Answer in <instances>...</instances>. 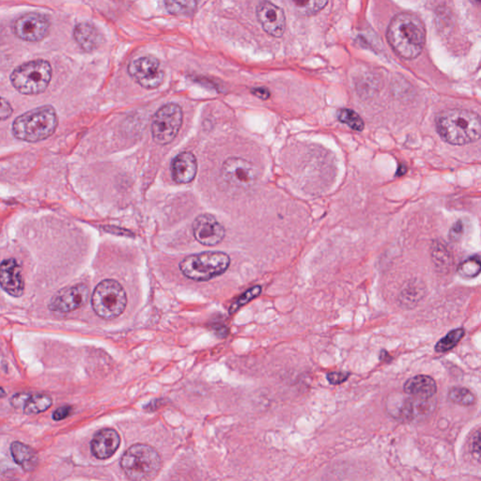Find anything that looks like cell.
I'll return each mask as SVG.
<instances>
[{
  "label": "cell",
  "mask_w": 481,
  "mask_h": 481,
  "mask_svg": "<svg viewBox=\"0 0 481 481\" xmlns=\"http://www.w3.org/2000/svg\"><path fill=\"white\" fill-rule=\"evenodd\" d=\"M387 40L393 50L401 58L407 60L418 58L425 45L423 22L416 14H396L387 28Z\"/></svg>",
  "instance_id": "1"
},
{
  "label": "cell",
  "mask_w": 481,
  "mask_h": 481,
  "mask_svg": "<svg viewBox=\"0 0 481 481\" xmlns=\"http://www.w3.org/2000/svg\"><path fill=\"white\" fill-rule=\"evenodd\" d=\"M436 130L448 144L463 146L479 141L480 116L465 109H448L437 116Z\"/></svg>",
  "instance_id": "2"
},
{
  "label": "cell",
  "mask_w": 481,
  "mask_h": 481,
  "mask_svg": "<svg viewBox=\"0 0 481 481\" xmlns=\"http://www.w3.org/2000/svg\"><path fill=\"white\" fill-rule=\"evenodd\" d=\"M58 124V115L54 107L43 106L19 116L13 121V133L20 141H42L53 135Z\"/></svg>",
  "instance_id": "3"
},
{
  "label": "cell",
  "mask_w": 481,
  "mask_h": 481,
  "mask_svg": "<svg viewBox=\"0 0 481 481\" xmlns=\"http://www.w3.org/2000/svg\"><path fill=\"white\" fill-rule=\"evenodd\" d=\"M121 468L132 480L156 479L162 468L161 457L156 448L145 444H136L122 455Z\"/></svg>",
  "instance_id": "4"
},
{
  "label": "cell",
  "mask_w": 481,
  "mask_h": 481,
  "mask_svg": "<svg viewBox=\"0 0 481 481\" xmlns=\"http://www.w3.org/2000/svg\"><path fill=\"white\" fill-rule=\"evenodd\" d=\"M229 264L230 259L226 253L203 252L183 259L180 262V270L191 281L204 282L222 275Z\"/></svg>",
  "instance_id": "5"
},
{
  "label": "cell",
  "mask_w": 481,
  "mask_h": 481,
  "mask_svg": "<svg viewBox=\"0 0 481 481\" xmlns=\"http://www.w3.org/2000/svg\"><path fill=\"white\" fill-rule=\"evenodd\" d=\"M52 78V68L48 61H28L17 67L11 75L14 89L25 95H37L45 92Z\"/></svg>",
  "instance_id": "6"
},
{
  "label": "cell",
  "mask_w": 481,
  "mask_h": 481,
  "mask_svg": "<svg viewBox=\"0 0 481 481\" xmlns=\"http://www.w3.org/2000/svg\"><path fill=\"white\" fill-rule=\"evenodd\" d=\"M92 306L93 310L102 319H116L126 308V293L118 281L106 279L96 286L92 296Z\"/></svg>",
  "instance_id": "7"
},
{
  "label": "cell",
  "mask_w": 481,
  "mask_h": 481,
  "mask_svg": "<svg viewBox=\"0 0 481 481\" xmlns=\"http://www.w3.org/2000/svg\"><path fill=\"white\" fill-rule=\"evenodd\" d=\"M183 113L177 104H168L157 110L151 124V135L159 145H167L173 141L182 127Z\"/></svg>",
  "instance_id": "8"
},
{
  "label": "cell",
  "mask_w": 481,
  "mask_h": 481,
  "mask_svg": "<svg viewBox=\"0 0 481 481\" xmlns=\"http://www.w3.org/2000/svg\"><path fill=\"white\" fill-rule=\"evenodd\" d=\"M258 168L252 163L240 157L227 159L221 168L224 183L238 190H247L258 180Z\"/></svg>",
  "instance_id": "9"
},
{
  "label": "cell",
  "mask_w": 481,
  "mask_h": 481,
  "mask_svg": "<svg viewBox=\"0 0 481 481\" xmlns=\"http://www.w3.org/2000/svg\"><path fill=\"white\" fill-rule=\"evenodd\" d=\"M128 74L147 90L158 87L165 80V72L160 68L158 58L153 56H143L135 58L128 65Z\"/></svg>",
  "instance_id": "10"
},
{
  "label": "cell",
  "mask_w": 481,
  "mask_h": 481,
  "mask_svg": "<svg viewBox=\"0 0 481 481\" xmlns=\"http://www.w3.org/2000/svg\"><path fill=\"white\" fill-rule=\"evenodd\" d=\"M13 31L19 39L37 43L48 36L50 31V21L43 14L26 13L14 23Z\"/></svg>",
  "instance_id": "11"
},
{
  "label": "cell",
  "mask_w": 481,
  "mask_h": 481,
  "mask_svg": "<svg viewBox=\"0 0 481 481\" xmlns=\"http://www.w3.org/2000/svg\"><path fill=\"white\" fill-rule=\"evenodd\" d=\"M90 297V288L85 284H78L72 287L58 291L49 303V310L58 313H69L78 310L87 304Z\"/></svg>",
  "instance_id": "12"
},
{
  "label": "cell",
  "mask_w": 481,
  "mask_h": 481,
  "mask_svg": "<svg viewBox=\"0 0 481 481\" xmlns=\"http://www.w3.org/2000/svg\"><path fill=\"white\" fill-rule=\"evenodd\" d=\"M193 233L198 243L203 246L214 247L222 242L226 232L217 218L205 214L198 215L195 220Z\"/></svg>",
  "instance_id": "13"
},
{
  "label": "cell",
  "mask_w": 481,
  "mask_h": 481,
  "mask_svg": "<svg viewBox=\"0 0 481 481\" xmlns=\"http://www.w3.org/2000/svg\"><path fill=\"white\" fill-rule=\"evenodd\" d=\"M256 17L262 28L271 36L279 38L284 34L286 16L284 11L273 3L265 1L256 9Z\"/></svg>",
  "instance_id": "14"
},
{
  "label": "cell",
  "mask_w": 481,
  "mask_h": 481,
  "mask_svg": "<svg viewBox=\"0 0 481 481\" xmlns=\"http://www.w3.org/2000/svg\"><path fill=\"white\" fill-rule=\"evenodd\" d=\"M0 287L13 297H21L25 291L22 268L14 259H4L0 264Z\"/></svg>",
  "instance_id": "15"
},
{
  "label": "cell",
  "mask_w": 481,
  "mask_h": 481,
  "mask_svg": "<svg viewBox=\"0 0 481 481\" xmlns=\"http://www.w3.org/2000/svg\"><path fill=\"white\" fill-rule=\"evenodd\" d=\"M121 437L113 428H104L95 434L90 443V450L96 459H109L118 450Z\"/></svg>",
  "instance_id": "16"
},
{
  "label": "cell",
  "mask_w": 481,
  "mask_h": 481,
  "mask_svg": "<svg viewBox=\"0 0 481 481\" xmlns=\"http://www.w3.org/2000/svg\"><path fill=\"white\" fill-rule=\"evenodd\" d=\"M171 177L175 183L186 185L196 177L198 163L196 157L189 151L180 153L175 157L171 164Z\"/></svg>",
  "instance_id": "17"
},
{
  "label": "cell",
  "mask_w": 481,
  "mask_h": 481,
  "mask_svg": "<svg viewBox=\"0 0 481 481\" xmlns=\"http://www.w3.org/2000/svg\"><path fill=\"white\" fill-rule=\"evenodd\" d=\"M387 408L389 415L399 421H412L416 418V399L407 394L395 393L390 395Z\"/></svg>",
  "instance_id": "18"
},
{
  "label": "cell",
  "mask_w": 481,
  "mask_h": 481,
  "mask_svg": "<svg viewBox=\"0 0 481 481\" xmlns=\"http://www.w3.org/2000/svg\"><path fill=\"white\" fill-rule=\"evenodd\" d=\"M404 391L405 394L415 399H433L437 393L436 382L428 375H416L406 381Z\"/></svg>",
  "instance_id": "19"
},
{
  "label": "cell",
  "mask_w": 481,
  "mask_h": 481,
  "mask_svg": "<svg viewBox=\"0 0 481 481\" xmlns=\"http://www.w3.org/2000/svg\"><path fill=\"white\" fill-rule=\"evenodd\" d=\"M74 37L75 42L86 52L96 50L103 42L100 31L90 22L78 23L75 28Z\"/></svg>",
  "instance_id": "20"
},
{
  "label": "cell",
  "mask_w": 481,
  "mask_h": 481,
  "mask_svg": "<svg viewBox=\"0 0 481 481\" xmlns=\"http://www.w3.org/2000/svg\"><path fill=\"white\" fill-rule=\"evenodd\" d=\"M11 454L14 462L21 466L23 470L28 473L36 470L39 465V455L29 445L21 442H13L11 445Z\"/></svg>",
  "instance_id": "21"
},
{
  "label": "cell",
  "mask_w": 481,
  "mask_h": 481,
  "mask_svg": "<svg viewBox=\"0 0 481 481\" xmlns=\"http://www.w3.org/2000/svg\"><path fill=\"white\" fill-rule=\"evenodd\" d=\"M291 7L300 16H310L319 13L328 0H287Z\"/></svg>",
  "instance_id": "22"
},
{
  "label": "cell",
  "mask_w": 481,
  "mask_h": 481,
  "mask_svg": "<svg viewBox=\"0 0 481 481\" xmlns=\"http://www.w3.org/2000/svg\"><path fill=\"white\" fill-rule=\"evenodd\" d=\"M424 296L425 288L423 286L414 282V283L408 284L401 291V296H399V302L404 308H415Z\"/></svg>",
  "instance_id": "23"
},
{
  "label": "cell",
  "mask_w": 481,
  "mask_h": 481,
  "mask_svg": "<svg viewBox=\"0 0 481 481\" xmlns=\"http://www.w3.org/2000/svg\"><path fill=\"white\" fill-rule=\"evenodd\" d=\"M52 399L45 394H29L26 401L24 413L26 415H36L45 412L52 406Z\"/></svg>",
  "instance_id": "24"
},
{
  "label": "cell",
  "mask_w": 481,
  "mask_h": 481,
  "mask_svg": "<svg viewBox=\"0 0 481 481\" xmlns=\"http://www.w3.org/2000/svg\"><path fill=\"white\" fill-rule=\"evenodd\" d=\"M431 258L437 269L445 272L453 264V256L448 247L441 243L434 244L431 250Z\"/></svg>",
  "instance_id": "25"
},
{
  "label": "cell",
  "mask_w": 481,
  "mask_h": 481,
  "mask_svg": "<svg viewBox=\"0 0 481 481\" xmlns=\"http://www.w3.org/2000/svg\"><path fill=\"white\" fill-rule=\"evenodd\" d=\"M165 7L172 16H189L197 8V0H165Z\"/></svg>",
  "instance_id": "26"
},
{
  "label": "cell",
  "mask_w": 481,
  "mask_h": 481,
  "mask_svg": "<svg viewBox=\"0 0 481 481\" xmlns=\"http://www.w3.org/2000/svg\"><path fill=\"white\" fill-rule=\"evenodd\" d=\"M465 336V330L463 328H456L453 329L448 332L444 337H442L441 340L436 344L434 350L438 354H442V352H447L453 350L459 344L460 341L463 340V337Z\"/></svg>",
  "instance_id": "27"
},
{
  "label": "cell",
  "mask_w": 481,
  "mask_h": 481,
  "mask_svg": "<svg viewBox=\"0 0 481 481\" xmlns=\"http://www.w3.org/2000/svg\"><path fill=\"white\" fill-rule=\"evenodd\" d=\"M448 399L455 404L471 406L476 404L477 396L470 389L463 387H454L448 391Z\"/></svg>",
  "instance_id": "28"
},
{
  "label": "cell",
  "mask_w": 481,
  "mask_h": 481,
  "mask_svg": "<svg viewBox=\"0 0 481 481\" xmlns=\"http://www.w3.org/2000/svg\"><path fill=\"white\" fill-rule=\"evenodd\" d=\"M480 259L479 256H470L458 267V274L463 279H471L477 278L480 273Z\"/></svg>",
  "instance_id": "29"
},
{
  "label": "cell",
  "mask_w": 481,
  "mask_h": 481,
  "mask_svg": "<svg viewBox=\"0 0 481 481\" xmlns=\"http://www.w3.org/2000/svg\"><path fill=\"white\" fill-rule=\"evenodd\" d=\"M337 119L340 122H343L348 125L350 128H352V130L357 131V132H362L364 127H365V124L364 121L361 119V117L358 115L357 112H352L351 109H343L339 110L337 112Z\"/></svg>",
  "instance_id": "30"
},
{
  "label": "cell",
  "mask_w": 481,
  "mask_h": 481,
  "mask_svg": "<svg viewBox=\"0 0 481 481\" xmlns=\"http://www.w3.org/2000/svg\"><path fill=\"white\" fill-rule=\"evenodd\" d=\"M261 293V286H255L249 290H247L246 293L242 294L241 296H239L234 302L232 303V305L230 306L229 313L234 314L236 311L239 310L243 306L249 304L250 301H252L253 299L256 298Z\"/></svg>",
  "instance_id": "31"
},
{
  "label": "cell",
  "mask_w": 481,
  "mask_h": 481,
  "mask_svg": "<svg viewBox=\"0 0 481 481\" xmlns=\"http://www.w3.org/2000/svg\"><path fill=\"white\" fill-rule=\"evenodd\" d=\"M468 450L472 459L480 463V428H477L468 441Z\"/></svg>",
  "instance_id": "32"
},
{
  "label": "cell",
  "mask_w": 481,
  "mask_h": 481,
  "mask_svg": "<svg viewBox=\"0 0 481 481\" xmlns=\"http://www.w3.org/2000/svg\"><path fill=\"white\" fill-rule=\"evenodd\" d=\"M466 229V223L463 220L457 221L456 224L451 227L450 239L451 241L458 242L463 238Z\"/></svg>",
  "instance_id": "33"
},
{
  "label": "cell",
  "mask_w": 481,
  "mask_h": 481,
  "mask_svg": "<svg viewBox=\"0 0 481 481\" xmlns=\"http://www.w3.org/2000/svg\"><path fill=\"white\" fill-rule=\"evenodd\" d=\"M349 376L348 372H329L328 376H326V379L333 386H337V384L345 383L348 380Z\"/></svg>",
  "instance_id": "34"
},
{
  "label": "cell",
  "mask_w": 481,
  "mask_h": 481,
  "mask_svg": "<svg viewBox=\"0 0 481 481\" xmlns=\"http://www.w3.org/2000/svg\"><path fill=\"white\" fill-rule=\"evenodd\" d=\"M13 114V107L5 98L0 96V121L10 118Z\"/></svg>",
  "instance_id": "35"
},
{
  "label": "cell",
  "mask_w": 481,
  "mask_h": 481,
  "mask_svg": "<svg viewBox=\"0 0 481 481\" xmlns=\"http://www.w3.org/2000/svg\"><path fill=\"white\" fill-rule=\"evenodd\" d=\"M72 411V406L70 405H64L63 407L58 408L53 414V419L55 421H63L66 418H68L71 415Z\"/></svg>",
  "instance_id": "36"
},
{
  "label": "cell",
  "mask_w": 481,
  "mask_h": 481,
  "mask_svg": "<svg viewBox=\"0 0 481 481\" xmlns=\"http://www.w3.org/2000/svg\"><path fill=\"white\" fill-rule=\"evenodd\" d=\"M29 393L23 392L14 395L11 399V404L14 408H24L26 401L28 398Z\"/></svg>",
  "instance_id": "37"
},
{
  "label": "cell",
  "mask_w": 481,
  "mask_h": 481,
  "mask_svg": "<svg viewBox=\"0 0 481 481\" xmlns=\"http://www.w3.org/2000/svg\"><path fill=\"white\" fill-rule=\"evenodd\" d=\"M252 92L253 94L256 96V97L261 99V100H267V99H269L271 95L269 90L264 87H254V89L252 90Z\"/></svg>",
  "instance_id": "38"
},
{
  "label": "cell",
  "mask_w": 481,
  "mask_h": 481,
  "mask_svg": "<svg viewBox=\"0 0 481 481\" xmlns=\"http://www.w3.org/2000/svg\"><path fill=\"white\" fill-rule=\"evenodd\" d=\"M380 360L383 361V362L389 363L391 362L392 357L386 350H383V351H381Z\"/></svg>",
  "instance_id": "39"
},
{
  "label": "cell",
  "mask_w": 481,
  "mask_h": 481,
  "mask_svg": "<svg viewBox=\"0 0 481 481\" xmlns=\"http://www.w3.org/2000/svg\"><path fill=\"white\" fill-rule=\"evenodd\" d=\"M7 396V393H6L5 390L2 389V387H0V399L5 398V396Z\"/></svg>",
  "instance_id": "40"
}]
</instances>
